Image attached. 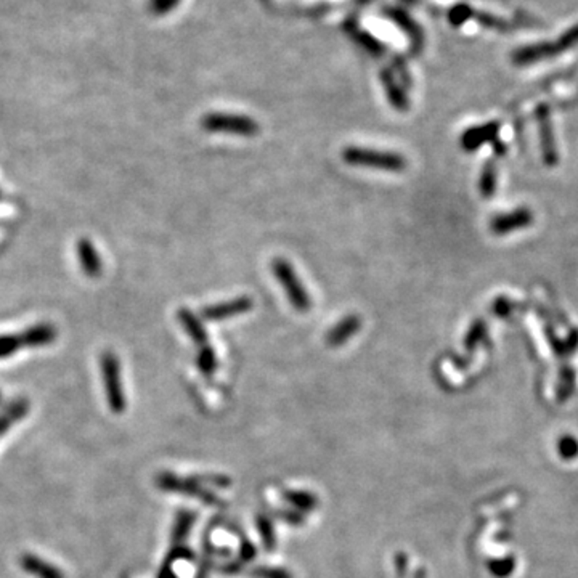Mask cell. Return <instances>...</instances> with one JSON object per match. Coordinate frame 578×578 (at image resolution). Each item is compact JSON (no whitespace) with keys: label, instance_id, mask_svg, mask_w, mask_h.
<instances>
[{"label":"cell","instance_id":"4","mask_svg":"<svg viewBox=\"0 0 578 578\" xmlns=\"http://www.w3.org/2000/svg\"><path fill=\"white\" fill-rule=\"evenodd\" d=\"M201 126L208 132H222V134H233L241 137H254L259 134V124L256 121L249 119L246 116H232L212 112L201 121Z\"/></svg>","mask_w":578,"mask_h":578},{"label":"cell","instance_id":"14","mask_svg":"<svg viewBox=\"0 0 578 578\" xmlns=\"http://www.w3.org/2000/svg\"><path fill=\"white\" fill-rule=\"evenodd\" d=\"M21 346V339L17 336H0V359L14 354Z\"/></svg>","mask_w":578,"mask_h":578},{"label":"cell","instance_id":"5","mask_svg":"<svg viewBox=\"0 0 578 578\" xmlns=\"http://www.w3.org/2000/svg\"><path fill=\"white\" fill-rule=\"evenodd\" d=\"M252 306H254L252 299L248 296H243V297L233 299V301L220 302V303H214V306L204 307L203 317L206 318V320L217 321V320H223V318H230L235 315H241V313H246L251 310Z\"/></svg>","mask_w":578,"mask_h":578},{"label":"cell","instance_id":"7","mask_svg":"<svg viewBox=\"0 0 578 578\" xmlns=\"http://www.w3.org/2000/svg\"><path fill=\"white\" fill-rule=\"evenodd\" d=\"M77 256H79V262H81V267L82 270L87 277L90 278H97L98 275L101 273V261H100V256H98L97 249L94 246V243L90 241V239L87 238H82L77 241Z\"/></svg>","mask_w":578,"mask_h":578},{"label":"cell","instance_id":"12","mask_svg":"<svg viewBox=\"0 0 578 578\" xmlns=\"http://www.w3.org/2000/svg\"><path fill=\"white\" fill-rule=\"evenodd\" d=\"M285 497L289 503L297 506L299 509H312L317 504V498L306 492H286Z\"/></svg>","mask_w":578,"mask_h":578},{"label":"cell","instance_id":"15","mask_svg":"<svg viewBox=\"0 0 578 578\" xmlns=\"http://www.w3.org/2000/svg\"><path fill=\"white\" fill-rule=\"evenodd\" d=\"M254 575L257 578H291L286 570L280 569H257L254 570Z\"/></svg>","mask_w":578,"mask_h":578},{"label":"cell","instance_id":"6","mask_svg":"<svg viewBox=\"0 0 578 578\" xmlns=\"http://www.w3.org/2000/svg\"><path fill=\"white\" fill-rule=\"evenodd\" d=\"M360 326H361L360 317H357V315L344 317L336 326H332L331 330L328 331V335H326L328 346L339 347L341 344H344L346 341H349L350 337L360 330Z\"/></svg>","mask_w":578,"mask_h":578},{"label":"cell","instance_id":"8","mask_svg":"<svg viewBox=\"0 0 578 578\" xmlns=\"http://www.w3.org/2000/svg\"><path fill=\"white\" fill-rule=\"evenodd\" d=\"M19 566L24 572L37 578H65L60 569L34 555H23L19 559Z\"/></svg>","mask_w":578,"mask_h":578},{"label":"cell","instance_id":"13","mask_svg":"<svg viewBox=\"0 0 578 578\" xmlns=\"http://www.w3.org/2000/svg\"><path fill=\"white\" fill-rule=\"evenodd\" d=\"M198 366L204 375H210L217 366V359H215L214 350L210 347L204 346L198 355Z\"/></svg>","mask_w":578,"mask_h":578},{"label":"cell","instance_id":"1","mask_svg":"<svg viewBox=\"0 0 578 578\" xmlns=\"http://www.w3.org/2000/svg\"><path fill=\"white\" fill-rule=\"evenodd\" d=\"M342 159L347 164L381 169L387 170V172H401L406 168V159L399 153L360 148V146H349V148H346L342 151Z\"/></svg>","mask_w":578,"mask_h":578},{"label":"cell","instance_id":"16","mask_svg":"<svg viewBox=\"0 0 578 578\" xmlns=\"http://www.w3.org/2000/svg\"><path fill=\"white\" fill-rule=\"evenodd\" d=\"M259 526H261V532H262V538H263V543H266L267 548H273V530H272V526L268 524L266 519H259Z\"/></svg>","mask_w":578,"mask_h":578},{"label":"cell","instance_id":"17","mask_svg":"<svg viewBox=\"0 0 578 578\" xmlns=\"http://www.w3.org/2000/svg\"><path fill=\"white\" fill-rule=\"evenodd\" d=\"M416 578H426V574H423V570H419L418 574H416Z\"/></svg>","mask_w":578,"mask_h":578},{"label":"cell","instance_id":"9","mask_svg":"<svg viewBox=\"0 0 578 578\" xmlns=\"http://www.w3.org/2000/svg\"><path fill=\"white\" fill-rule=\"evenodd\" d=\"M55 336H57L55 328L47 325V323H41V325H36L24 331L19 339H21L23 346L41 347V346L50 344L52 341H55Z\"/></svg>","mask_w":578,"mask_h":578},{"label":"cell","instance_id":"2","mask_svg":"<svg viewBox=\"0 0 578 578\" xmlns=\"http://www.w3.org/2000/svg\"><path fill=\"white\" fill-rule=\"evenodd\" d=\"M100 368L103 383H105L108 405H110L112 413L119 415L126 410V397L124 390H122L119 360H117V357L112 352H103L100 357Z\"/></svg>","mask_w":578,"mask_h":578},{"label":"cell","instance_id":"10","mask_svg":"<svg viewBox=\"0 0 578 578\" xmlns=\"http://www.w3.org/2000/svg\"><path fill=\"white\" fill-rule=\"evenodd\" d=\"M177 317L179 321L182 323V326L185 328V331L188 332V336L192 337L196 344L204 346L206 342H208V331L204 330L203 323H201L199 318L196 317L192 310H188L187 307L180 308Z\"/></svg>","mask_w":578,"mask_h":578},{"label":"cell","instance_id":"11","mask_svg":"<svg viewBox=\"0 0 578 578\" xmlns=\"http://www.w3.org/2000/svg\"><path fill=\"white\" fill-rule=\"evenodd\" d=\"M383 81H384V86L387 89V95H389V100L392 103V106L397 108V110H400V111L408 110V100H406L403 92H401L400 87L395 84L389 72H384Z\"/></svg>","mask_w":578,"mask_h":578},{"label":"cell","instance_id":"3","mask_svg":"<svg viewBox=\"0 0 578 578\" xmlns=\"http://www.w3.org/2000/svg\"><path fill=\"white\" fill-rule=\"evenodd\" d=\"M272 268L275 277L278 278V281H280V285L285 288L288 299L289 302L292 303V307L296 308L297 312L310 310V297H308L307 291L301 285V280H299V277L296 275V272H294L291 263L286 262L285 259H275L272 263Z\"/></svg>","mask_w":578,"mask_h":578}]
</instances>
